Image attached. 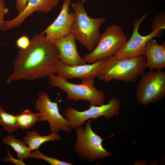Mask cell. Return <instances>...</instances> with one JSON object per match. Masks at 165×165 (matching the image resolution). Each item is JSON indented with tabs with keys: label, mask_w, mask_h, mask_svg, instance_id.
<instances>
[{
	"label": "cell",
	"mask_w": 165,
	"mask_h": 165,
	"mask_svg": "<svg viewBox=\"0 0 165 165\" xmlns=\"http://www.w3.org/2000/svg\"><path fill=\"white\" fill-rule=\"evenodd\" d=\"M61 61L53 42L42 33L36 34L27 48L20 50L14 60L13 72L6 82L49 77L55 74Z\"/></svg>",
	"instance_id": "6da1fadb"
},
{
	"label": "cell",
	"mask_w": 165,
	"mask_h": 165,
	"mask_svg": "<svg viewBox=\"0 0 165 165\" xmlns=\"http://www.w3.org/2000/svg\"><path fill=\"white\" fill-rule=\"evenodd\" d=\"M146 68L143 55L118 59L109 57L97 77L106 83L113 79L133 82L142 75Z\"/></svg>",
	"instance_id": "7a4b0ae2"
},
{
	"label": "cell",
	"mask_w": 165,
	"mask_h": 165,
	"mask_svg": "<svg viewBox=\"0 0 165 165\" xmlns=\"http://www.w3.org/2000/svg\"><path fill=\"white\" fill-rule=\"evenodd\" d=\"M72 6L75 15L72 33L76 40L91 51L98 42L101 34L100 28L106 19L104 17L91 18L87 14L81 1L75 2Z\"/></svg>",
	"instance_id": "3957f363"
},
{
	"label": "cell",
	"mask_w": 165,
	"mask_h": 165,
	"mask_svg": "<svg viewBox=\"0 0 165 165\" xmlns=\"http://www.w3.org/2000/svg\"><path fill=\"white\" fill-rule=\"evenodd\" d=\"M49 78L50 85L64 91L69 100L83 101L88 102L90 105H96L105 102V94L96 88L94 79L82 80L80 84H76L72 83L54 74L50 75Z\"/></svg>",
	"instance_id": "277c9868"
},
{
	"label": "cell",
	"mask_w": 165,
	"mask_h": 165,
	"mask_svg": "<svg viewBox=\"0 0 165 165\" xmlns=\"http://www.w3.org/2000/svg\"><path fill=\"white\" fill-rule=\"evenodd\" d=\"M91 121V119L88 120L83 128L80 126L75 129L77 140L74 151L80 159L89 162L109 157L112 154L104 148L103 139L93 130Z\"/></svg>",
	"instance_id": "5b68a950"
},
{
	"label": "cell",
	"mask_w": 165,
	"mask_h": 165,
	"mask_svg": "<svg viewBox=\"0 0 165 165\" xmlns=\"http://www.w3.org/2000/svg\"><path fill=\"white\" fill-rule=\"evenodd\" d=\"M127 38L121 27L116 24L107 26L101 34L98 42L83 58L88 64L113 55L125 44Z\"/></svg>",
	"instance_id": "8992f818"
},
{
	"label": "cell",
	"mask_w": 165,
	"mask_h": 165,
	"mask_svg": "<svg viewBox=\"0 0 165 165\" xmlns=\"http://www.w3.org/2000/svg\"><path fill=\"white\" fill-rule=\"evenodd\" d=\"M120 106L119 101L113 97L107 104L99 105H90L88 109L82 111L73 107H67L64 110L63 116L72 128L75 129L91 119H95L103 116L106 119H109L117 114Z\"/></svg>",
	"instance_id": "52a82bcc"
},
{
	"label": "cell",
	"mask_w": 165,
	"mask_h": 165,
	"mask_svg": "<svg viewBox=\"0 0 165 165\" xmlns=\"http://www.w3.org/2000/svg\"><path fill=\"white\" fill-rule=\"evenodd\" d=\"M135 92L137 100L146 105L163 98L165 95V72L151 70L141 76Z\"/></svg>",
	"instance_id": "ba28073f"
},
{
	"label": "cell",
	"mask_w": 165,
	"mask_h": 165,
	"mask_svg": "<svg viewBox=\"0 0 165 165\" xmlns=\"http://www.w3.org/2000/svg\"><path fill=\"white\" fill-rule=\"evenodd\" d=\"M147 17L144 14L135 20L133 24V31L131 37L125 44L113 55L112 59H118L135 57L143 55L148 42L155 37L161 36L163 30L159 29L152 31L148 35L143 36L138 32L139 26Z\"/></svg>",
	"instance_id": "9c48e42d"
},
{
	"label": "cell",
	"mask_w": 165,
	"mask_h": 165,
	"mask_svg": "<svg viewBox=\"0 0 165 165\" xmlns=\"http://www.w3.org/2000/svg\"><path fill=\"white\" fill-rule=\"evenodd\" d=\"M35 106L36 110L40 113V122H48L51 132L71 130L69 123L60 113L57 103L52 101L47 93L43 91L39 93Z\"/></svg>",
	"instance_id": "30bf717a"
},
{
	"label": "cell",
	"mask_w": 165,
	"mask_h": 165,
	"mask_svg": "<svg viewBox=\"0 0 165 165\" xmlns=\"http://www.w3.org/2000/svg\"><path fill=\"white\" fill-rule=\"evenodd\" d=\"M107 58L99 59L91 63L75 65H68L61 61L54 74L67 80L73 78L80 79L82 80L94 79L104 67Z\"/></svg>",
	"instance_id": "8fae6325"
},
{
	"label": "cell",
	"mask_w": 165,
	"mask_h": 165,
	"mask_svg": "<svg viewBox=\"0 0 165 165\" xmlns=\"http://www.w3.org/2000/svg\"><path fill=\"white\" fill-rule=\"evenodd\" d=\"M71 0H64L61 9L54 21L41 32L52 42L64 37L72 32L75 19L74 12H69Z\"/></svg>",
	"instance_id": "7c38bea8"
},
{
	"label": "cell",
	"mask_w": 165,
	"mask_h": 165,
	"mask_svg": "<svg viewBox=\"0 0 165 165\" xmlns=\"http://www.w3.org/2000/svg\"><path fill=\"white\" fill-rule=\"evenodd\" d=\"M59 2V0H28L25 7L21 12L13 18L6 21L4 31L18 27L34 12H49Z\"/></svg>",
	"instance_id": "4fadbf2b"
},
{
	"label": "cell",
	"mask_w": 165,
	"mask_h": 165,
	"mask_svg": "<svg viewBox=\"0 0 165 165\" xmlns=\"http://www.w3.org/2000/svg\"><path fill=\"white\" fill-rule=\"evenodd\" d=\"M75 39L72 33L52 42L56 47L61 61L70 65L86 63L79 55L77 50Z\"/></svg>",
	"instance_id": "5bb4252c"
},
{
	"label": "cell",
	"mask_w": 165,
	"mask_h": 165,
	"mask_svg": "<svg viewBox=\"0 0 165 165\" xmlns=\"http://www.w3.org/2000/svg\"><path fill=\"white\" fill-rule=\"evenodd\" d=\"M143 55L146 68L150 71L162 70L165 67V42L159 44L156 40L150 39L146 46Z\"/></svg>",
	"instance_id": "9a60e30c"
},
{
	"label": "cell",
	"mask_w": 165,
	"mask_h": 165,
	"mask_svg": "<svg viewBox=\"0 0 165 165\" xmlns=\"http://www.w3.org/2000/svg\"><path fill=\"white\" fill-rule=\"evenodd\" d=\"M61 138L57 132H51L47 135L42 136L35 130L27 131L23 141L32 150L38 149L43 143L50 141H59Z\"/></svg>",
	"instance_id": "2e32d148"
},
{
	"label": "cell",
	"mask_w": 165,
	"mask_h": 165,
	"mask_svg": "<svg viewBox=\"0 0 165 165\" xmlns=\"http://www.w3.org/2000/svg\"><path fill=\"white\" fill-rule=\"evenodd\" d=\"M2 143L12 147L16 153L18 158L24 160L29 158L32 150L24 141L17 139L15 136L10 134L3 138Z\"/></svg>",
	"instance_id": "e0dca14e"
},
{
	"label": "cell",
	"mask_w": 165,
	"mask_h": 165,
	"mask_svg": "<svg viewBox=\"0 0 165 165\" xmlns=\"http://www.w3.org/2000/svg\"><path fill=\"white\" fill-rule=\"evenodd\" d=\"M18 129L23 130H29L40 121V113L32 112L25 109L20 114L16 116Z\"/></svg>",
	"instance_id": "ac0fdd59"
},
{
	"label": "cell",
	"mask_w": 165,
	"mask_h": 165,
	"mask_svg": "<svg viewBox=\"0 0 165 165\" xmlns=\"http://www.w3.org/2000/svg\"><path fill=\"white\" fill-rule=\"evenodd\" d=\"M0 126L5 131L9 134L15 131L18 129L16 116L6 112L0 105Z\"/></svg>",
	"instance_id": "d6986e66"
},
{
	"label": "cell",
	"mask_w": 165,
	"mask_h": 165,
	"mask_svg": "<svg viewBox=\"0 0 165 165\" xmlns=\"http://www.w3.org/2000/svg\"><path fill=\"white\" fill-rule=\"evenodd\" d=\"M30 153L29 158L43 160L51 165H72V163L61 161L56 158L50 157L42 153L39 149H37Z\"/></svg>",
	"instance_id": "ffe728a7"
},
{
	"label": "cell",
	"mask_w": 165,
	"mask_h": 165,
	"mask_svg": "<svg viewBox=\"0 0 165 165\" xmlns=\"http://www.w3.org/2000/svg\"><path fill=\"white\" fill-rule=\"evenodd\" d=\"M165 28V14L164 12H161L155 16L152 24V31L159 29L163 30Z\"/></svg>",
	"instance_id": "44dd1931"
},
{
	"label": "cell",
	"mask_w": 165,
	"mask_h": 165,
	"mask_svg": "<svg viewBox=\"0 0 165 165\" xmlns=\"http://www.w3.org/2000/svg\"><path fill=\"white\" fill-rule=\"evenodd\" d=\"M9 12V9L6 6L3 0H0V30L4 31V27L6 23L4 20L5 16Z\"/></svg>",
	"instance_id": "7402d4cb"
},
{
	"label": "cell",
	"mask_w": 165,
	"mask_h": 165,
	"mask_svg": "<svg viewBox=\"0 0 165 165\" xmlns=\"http://www.w3.org/2000/svg\"><path fill=\"white\" fill-rule=\"evenodd\" d=\"M30 39L26 35H22L19 37L16 40L15 46L20 50H24L29 46Z\"/></svg>",
	"instance_id": "603a6c76"
},
{
	"label": "cell",
	"mask_w": 165,
	"mask_h": 165,
	"mask_svg": "<svg viewBox=\"0 0 165 165\" xmlns=\"http://www.w3.org/2000/svg\"><path fill=\"white\" fill-rule=\"evenodd\" d=\"M6 151L7 155L1 160L2 162H9L17 165L26 164L24 162V160L19 158L16 159L13 158L9 149H7Z\"/></svg>",
	"instance_id": "cb8c5ba5"
},
{
	"label": "cell",
	"mask_w": 165,
	"mask_h": 165,
	"mask_svg": "<svg viewBox=\"0 0 165 165\" xmlns=\"http://www.w3.org/2000/svg\"><path fill=\"white\" fill-rule=\"evenodd\" d=\"M16 8L18 13L21 12L25 7L28 0H15Z\"/></svg>",
	"instance_id": "d4e9b609"
},
{
	"label": "cell",
	"mask_w": 165,
	"mask_h": 165,
	"mask_svg": "<svg viewBox=\"0 0 165 165\" xmlns=\"http://www.w3.org/2000/svg\"><path fill=\"white\" fill-rule=\"evenodd\" d=\"M87 0H81V2L83 3L86 2Z\"/></svg>",
	"instance_id": "484cf974"
}]
</instances>
